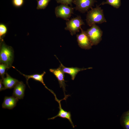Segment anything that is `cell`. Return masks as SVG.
Listing matches in <instances>:
<instances>
[{
    "mask_svg": "<svg viewBox=\"0 0 129 129\" xmlns=\"http://www.w3.org/2000/svg\"><path fill=\"white\" fill-rule=\"evenodd\" d=\"M86 20L87 25L90 27L94 24L107 22L103 10L99 5H97L95 8L92 7L91 10L87 12Z\"/></svg>",
    "mask_w": 129,
    "mask_h": 129,
    "instance_id": "6da1fadb",
    "label": "cell"
},
{
    "mask_svg": "<svg viewBox=\"0 0 129 129\" xmlns=\"http://www.w3.org/2000/svg\"><path fill=\"white\" fill-rule=\"evenodd\" d=\"M14 59V51L11 46L6 45L1 41L0 48V63L6 65L9 68L12 66Z\"/></svg>",
    "mask_w": 129,
    "mask_h": 129,
    "instance_id": "7a4b0ae2",
    "label": "cell"
},
{
    "mask_svg": "<svg viewBox=\"0 0 129 129\" xmlns=\"http://www.w3.org/2000/svg\"><path fill=\"white\" fill-rule=\"evenodd\" d=\"M66 24V27L64 29L69 31L72 36L79 32L80 29L81 28V26L85 25L84 22L80 16L67 21Z\"/></svg>",
    "mask_w": 129,
    "mask_h": 129,
    "instance_id": "3957f363",
    "label": "cell"
},
{
    "mask_svg": "<svg viewBox=\"0 0 129 129\" xmlns=\"http://www.w3.org/2000/svg\"><path fill=\"white\" fill-rule=\"evenodd\" d=\"M86 32L92 45H97L102 40V31L96 24L92 25Z\"/></svg>",
    "mask_w": 129,
    "mask_h": 129,
    "instance_id": "277c9868",
    "label": "cell"
},
{
    "mask_svg": "<svg viewBox=\"0 0 129 129\" xmlns=\"http://www.w3.org/2000/svg\"><path fill=\"white\" fill-rule=\"evenodd\" d=\"M74 9L75 8L68 5L61 4L55 8V13L57 17L60 18L67 21L73 14Z\"/></svg>",
    "mask_w": 129,
    "mask_h": 129,
    "instance_id": "5b68a950",
    "label": "cell"
},
{
    "mask_svg": "<svg viewBox=\"0 0 129 129\" xmlns=\"http://www.w3.org/2000/svg\"><path fill=\"white\" fill-rule=\"evenodd\" d=\"M97 2L96 0H73V3L75 5L76 10L84 13L88 12Z\"/></svg>",
    "mask_w": 129,
    "mask_h": 129,
    "instance_id": "8992f818",
    "label": "cell"
},
{
    "mask_svg": "<svg viewBox=\"0 0 129 129\" xmlns=\"http://www.w3.org/2000/svg\"><path fill=\"white\" fill-rule=\"evenodd\" d=\"M81 33L76 35L77 41L79 47L81 48L85 49H89L92 47L91 43L86 31L81 28L80 29Z\"/></svg>",
    "mask_w": 129,
    "mask_h": 129,
    "instance_id": "52a82bcc",
    "label": "cell"
},
{
    "mask_svg": "<svg viewBox=\"0 0 129 129\" xmlns=\"http://www.w3.org/2000/svg\"><path fill=\"white\" fill-rule=\"evenodd\" d=\"M60 63L59 67L62 71L64 73L70 75L71 77L72 80H74L75 77L79 72L88 69H91L92 67H89L86 68H79L77 67H66L64 66L60 62L56 56Z\"/></svg>",
    "mask_w": 129,
    "mask_h": 129,
    "instance_id": "ba28073f",
    "label": "cell"
},
{
    "mask_svg": "<svg viewBox=\"0 0 129 129\" xmlns=\"http://www.w3.org/2000/svg\"><path fill=\"white\" fill-rule=\"evenodd\" d=\"M49 71L55 76L57 79L60 87H62L64 92L65 91L66 85L65 82L66 81L64 80V73L62 71L59 67L56 69H51Z\"/></svg>",
    "mask_w": 129,
    "mask_h": 129,
    "instance_id": "9c48e42d",
    "label": "cell"
},
{
    "mask_svg": "<svg viewBox=\"0 0 129 129\" xmlns=\"http://www.w3.org/2000/svg\"><path fill=\"white\" fill-rule=\"evenodd\" d=\"M13 67L15 69L16 68L15 67ZM22 75H23L25 78L26 80V83L28 85V86L29 85L28 84V81L29 79L30 78H32L35 80L38 81L40 82L41 83H42L44 86L47 89L49 90L50 91L53 95H54L55 97H56V95L55 94L54 92L52 90L48 88L46 86L45 84L44 83L43 81V76L46 73V72L45 71H44L41 74H35L31 75H26L24 74L17 70Z\"/></svg>",
    "mask_w": 129,
    "mask_h": 129,
    "instance_id": "30bf717a",
    "label": "cell"
},
{
    "mask_svg": "<svg viewBox=\"0 0 129 129\" xmlns=\"http://www.w3.org/2000/svg\"><path fill=\"white\" fill-rule=\"evenodd\" d=\"M25 87V85L23 82L19 81L14 87L13 96L18 99H23Z\"/></svg>",
    "mask_w": 129,
    "mask_h": 129,
    "instance_id": "8fae6325",
    "label": "cell"
},
{
    "mask_svg": "<svg viewBox=\"0 0 129 129\" xmlns=\"http://www.w3.org/2000/svg\"><path fill=\"white\" fill-rule=\"evenodd\" d=\"M57 102H58L59 104V109L58 114L56 116L51 118H49L48 119H53L58 117L67 119L70 122L73 127L74 128L75 126L73 124L71 119V115L70 112H68L65 111L62 108L60 100H59Z\"/></svg>",
    "mask_w": 129,
    "mask_h": 129,
    "instance_id": "7c38bea8",
    "label": "cell"
},
{
    "mask_svg": "<svg viewBox=\"0 0 129 129\" xmlns=\"http://www.w3.org/2000/svg\"><path fill=\"white\" fill-rule=\"evenodd\" d=\"M18 99L15 97H5L2 105V108H4L12 109L16 105Z\"/></svg>",
    "mask_w": 129,
    "mask_h": 129,
    "instance_id": "4fadbf2b",
    "label": "cell"
},
{
    "mask_svg": "<svg viewBox=\"0 0 129 129\" xmlns=\"http://www.w3.org/2000/svg\"><path fill=\"white\" fill-rule=\"evenodd\" d=\"M6 77L2 79L5 90L14 87L19 82L18 81L11 77L7 73H6Z\"/></svg>",
    "mask_w": 129,
    "mask_h": 129,
    "instance_id": "5bb4252c",
    "label": "cell"
},
{
    "mask_svg": "<svg viewBox=\"0 0 129 129\" xmlns=\"http://www.w3.org/2000/svg\"><path fill=\"white\" fill-rule=\"evenodd\" d=\"M120 122L124 129H129V109L123 113L120 118Z\"/></svg>",
    "mask_w": 129,
    "mask_h": 129,
    "instance_id": "9a60e30c",
    "label": "cell"
},
{
    "mask_svg": "<svg viewBox=\"0 0 129 129\" xmlns=\"http://www.w3.org/2000/svg\"><path fill=\"white\" fill-rule=\"evenodd\" d=\"M121 4V0H106V1L102 2L100 5L108 4L117 9L120 7Z\"/></svg>",
    "mask_w": 129,
    "mask_h": 129,
    "instance_id": "2e32d148",
    "label": "cell"
},
{
    "mask_svg": "<svg viewBox=\"0 0 129 129\" xmlns=\"http://www.w3.org/2000/svg\"><path fill=\"white\" fill-rule=\"evenodd\" d=\"M50 0H37V7L38 9H45L48 5Z\"/></svg>",
    "mask_w": 129,
    "mask_h": 129,
    "instance_id": "e0dca14e",
    "label": "cell"
},
{
    "mask_svg": "<svg viewBox=\"0 0 129 129\" xmlns=\"http://www.w3.org/2000/svg\"><path fill=\"white\" fill-rule=\"evenodd\" d=\"M7 30L6 26L4 24H0V39L1 41H3V38L7 32Z\"/></svg>",
    "mask_w": 129,
    "mask_h": 129,
    "instance_id": "ac0fdd59",
    "label": "cell"
},
{
    "mask_svg": "<svg viewBox=\"0 0 129 129\" xmlns=\"http://www.w3.org/2000/svg\"><path fill=\"white\" fill-rule=\"evenodd\" d=\"M6 69H9V68L6 65L1 63L0 64V74L2 79L4 78L5 70Z\"/></svg>",
    "mask_w": 129,
    "mask_h": 129,
    "instance_id": "d6986e66",
    "label": "cell"
},
{
    "mask_svg": "<svg viewBox=\"0 0 129 129\" xmlns=\"http://www.w3.org/2000/svg\"><path fill=\"white\" fill-rule=\"evenodd\" d=\"M24 0H12V3L13 5L17 7L21 6L23 4Z\"/></svg>",
    "mask_w": 129,
    "mask_h": 129,
    "instance_id": "ffe728a7",
    "label": "cell"
},
{
    "mask_svg": "<svg viewBox=\"0 0 129 129\" xmlns=\"http://www.w3.org/2000/svg\"><path fill=\"white\" fill-rule=\"evenodd\" d=\"M58 3L72 5L73 0H55Z\"/></svg>",
    "mask_w": 129,
    "mask_h": 129,
    "instance_id": "44dd1931",
    "label": "cell"
},
{
    "mask_svg": "<svg viewBox=\"0 0 129 129\" xmlns=\"http://www.w3.org/2000/svg\"><path fill=\"white\" fill-rule=\"evenodd\" d=\"M2 79L0 80V90L1 91L2 90H5L4 87L3 86V84L2 82Z\"/></svg>",
    "mask_w": 129,
    "mask_h": 129,
    "instance_id": "7402d4cb",
    "label": "cell"
},
{
    "mask_svg": "<svg viewBox=\"0 0 129 129\" xmlns=\"http://www.w3.org/2000/svg\"></svg>",
    "mask_w": 129,
    "mask_h": 129,
    "instance_id": "603a6c76",
    "label": "cell"
}]
</instances>
